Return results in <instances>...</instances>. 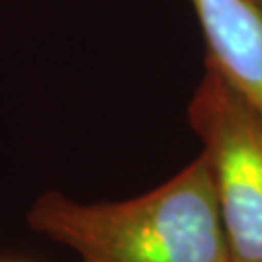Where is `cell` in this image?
Segmentation results:
<instances>
[{"label":"cell","mask_w":262,"mask_h":262,"mask_svg":"<svg viewBox=\"0 0 262 262\" xmlns=\"http://www.w3.org/2000/svg\"><path fill=\"white\" fill-rule=\"evenodd\" d=\"M188 122L204 146L231 262H262V117L206 62Z\"/></svg>","instance_id":"cell-2"},{"label":"cell","mask_w":262,"mask_h":262,"mask_svg":"<svg viewBox=\"0 0 262 262\" xmlns=\"http://www.w3.org/2000/svg\"><path fill=\"white\" fill-rule=\"evenodd\" d=\"M208 43L206 62L262 117V12L253 0H190Z\"/></svg>","instance_id":"cell-3"},{"label":"cell","mask_w":262,"mask_h":262,"mask_svg":"<svg viewBox=\"0 0 262 262\" xmlns=\"http://www.w3.org/2000/svg\"><path fill=\"white\" fill-rule=\"evenodd\" d=\"M254 4H256V6H258V8H260V12H262V0H253Z\"/></svg>","instance_id":"cell-4"},{"label":"cell","mask_w":262,"mask_h":262,"mask_svg":"<svg viewBox=\"0 0 262 262\" xmlns=\"http://www.w3.org/2000/svg\"><path fill=\"white\" fill-rule=\"evenodd\" d=\"M28 224L80 262H231L204 154L161 187L122 202L80 204L45 192Z\"/></svg>","instance_id":"cell-1"}]
</instances>
